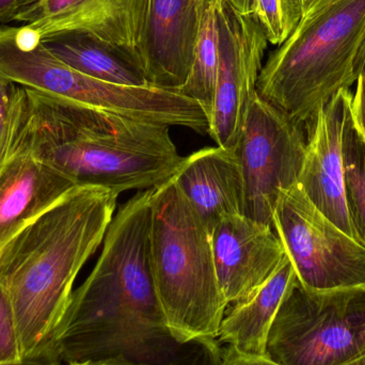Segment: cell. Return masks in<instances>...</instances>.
<instances>
[{
    "instance_id": "cell-1",
    "label": "cell",
    "mask_w": 365,
    "mask_h": 365,
    "mask_svg": "<svg viewBox=\"0 0 365 365\" xmlns=\"http://www.w3.org/2000/svg\"><path fill=\"white\" fill-rule=\"evenodd\" d=\"M152 195L153 188L138 191L113 216L100 257L73 292L56 334L61 362L137 360L173 340L152 274Z\"/></svg>"
},
{
    "instance_id": "cell-2",
    "label": "cell",
    "mask_w": 365,
    "mask_h": 365,
    "mask_svg": "<svg viewBox=\"0 0 365 365\" xmlns=\"http://www.w3.org/2000/svg\"><path fill=\"white\" fill-rule=\"evenodd\" d=\"M169 130L21 86L10 152H30L76 186L120 195L155 188L179 173L185 158Z\"/></svg>"
},
{
    "instance_id": "cell-3",
    "label": "cell",
    "mask_w": 365,
    "mask_h": 365,
    "mask_svg": "<svg viewBox=\"0 0 365 365\" xmlns=\"http://www.w3.org/2000/svg\"><path fill=\"white\" fill-rule=\"evenodd\" d=\"M118 197L104 187H75L0 255V281L10 296L23 359L56 351L75 279L103 244Z\"/></svg>"
},
{
    "instance_id": "cell-4",
    "label": "cell",
    "mask_w": 365,
    "mask_h": 365,
    "mask_svg": "<svg viewBox=\"0 0 365 365\" xmlns=\"http://www.w3.org/2000/svg\"><path fill=\"white\" fill-rule=\"evenodd\" d=\"M364 66L365 0H315L262 66L257 92L306 130Z\"/></svg>"
},
{
    "instance_id": "cell-5",
    "label": "cell",
    "mask_w": 365,
    "mask_h": 365,
    "mask_svg": "<svg viewBox=\"0 0 365 365\" xmlns=\"http://www.w3.org/2000/svg\"><path fill=\"white\" fill-rule=\"evenodd\" d=\"M151 268L173 340L218 338L229 306L219 289L210 233L175 177L153 188Z\"/></svg>"
},
{
    "instance_id": "cell-6",
    "label": "cell",
    "mask_w": 365,
    "mask_h": 365,
    "mask_svg": "<svg viewBox=\"0 0 365 365\" xmlns=\"http://www.w3.org/2000/svg\"><path fill=\"white\" fill-rule=\"evenodd\" d=\"M365 357V287L313 292L297 276L266 341L277 365H346Z\"/></svg>"
},
{
    "instance_id": "cell-7",
    "label": "cell",
    "mask_w": 365,
    "mask_h": 365,
    "mask_svg": "<svg viewBox=\"0 0 365 365\" xmlns=\"http://www.w3.org/2000/svg\"><path fill=\"white\" fill-rule=\"evenodd\" d=\"M272 227L302 287L313 292L365 287V246L326 217L299 185L282 189Z\"/></svg>"
},
{
    "instance_id": "cell-8",
    "label": "cell",
    "mask_w": 365,
    "mask_h": 365,
    "mask_svg": "<svg viewBox=\"0 0 365 365\" xmlns=\"http://www.w3.org/2000/svg\"><path fill=\"white\" fill-rule=\"evenodd\" d=\"M304 130L257 92L234 150L244 181L245 216L272 227L281 190L299 179L307 148Z\"/></svg>"
},
{
    "instance_id": "cell-9",
    "label": "cell",
    "mask_w": 365,
    "mask_h": 365,
    "mask_svg": "<svg viewBox=\"0 0 365 365\" xmlns=\"http://www.w3.org/2000/svg\"><path fill=\"white\" fill-rule=\"evenodd\" d=\"M219 63L214 108L208 135L223 149L234 151L242 134L268 46L257 19L216 0Z\"/></svg>"
},
{
    "instance_id": "cell-10",
    "label": "cell",
    "mask_w": 365,
    "mask_h": 365,
    "mask_svg": "<svg viewBox=\"0 0 365 365\" xmlns=\"http://www.w3.org/2000/svg\"><path fill=\"white\" fill-rule=\"evenodd\" d=\"M147 2L148 0H19L15 21L25 23L40 36L62 30L87 32L141 62Z\"/></svg>"
},
{
    "instance_id": "cell-11",
    "label": "cell",
    "mask_w": 365,
    "mask_h": 365,
    "mask_svg": "<svg viewBox=\"0 0 365 365\" xmlns=\"http://www.w3.org/2000/svg\"><path fill=\"white\" fill-rule=\"evenodd\" d=\"M210 242L219 289L227 306L248 299L287 257L274 227L245 215L217 223Z\"/></svg>"
},
{
    "instance_id": "cell-12",
    "label": "cell",
    "mask_w": 365,
    "mask_h": 365,
    "mask_svg": "<svg viewBox=\"0 0 365 365\" xmlns=\"http://www.w3.org/2000/svg\"><path fill=\"white\" fill-rule=\"evenodd\" d=\"M351 101V89L339 92L306 128L308 139L298 185L326 217L359 242L347 208L343 162V128Z\"/></svg>"
},
{
    "instance_id": "cell-13",
    "label": "cell",
    "mask_w": 365,
    "mask_h": 365,
    "mask_svg": "<svg viewBox=\"0 0 365 365\" xmlns=\"http://www.w3.org/2000/svg\"><path fill=\"white\" fill-rule=\"evenodd\" d=\"M204 0H148L140 59L151 87L180 91L192 66Z\"/></svg>"
},
{
    "instance_id": "cell-14",
    "label": "cell",
    "mask_w": 365,
    "mask_h": 365,
    "mask_svg": "<svg viewBox=\"0 0 365 365\" xmlns=\"http://www.w3.org/2000/svg\"><path fill=\"white\" fill-rule=\"evenodd\" d=\"M77 187L26 150H13L0 168V255L28 225Z\"/></svg>"
},
{
    "instance_id": "cell-15",
    "label": "cell",
    "mask_w": 365,
    "mask_h": 365,
    "mask_svg": "<svg viewBox=\"0 0 365 365\" xmlns=\"http://www.w3.org/2000/svg\"><path fill=\"white\" fill-rule=\"evenodd\" d=\"M175 180L210 233L222 219L244 215V181L234 151L199 150L185 158Z\"/></svg>"
},
{
    "instance_id": "cell-16",
    "label": "cell",
    "mask_w": 365,
    "mask_h": 365,
    "mask_svg": "<svg viewBox=\"0 0 365 365\" xmlns=\"http://www.w3.org/2000/svg\"><path fill=\"white\" fill-rule=\"evenodd\" d=\"M295 278V270L287 255L261 287L225 314L218 338L240 355L264 357L272 322Z\"/></svg>"
},
{
    "instance_id": "cell-17",
    "label": "cell",
    "mask_w": 365,
    "mask_h": 365,
    "mask_svg": "<svg viewBox=\"0 0 365 365\" xmlns=\"http://www.w3.org/2000/svg\"><path fill=\"white\" fill-rule=\"evenodd\" d=\"M40 38L47 51L77 72L117 85L149 86L143 64L137 58L98 36L62 30L42 34Z\"/></svg>"
},
{
    "instance_id": "cell-18",
    "label": "cell",
    "mask_w": 365,
    "mask_h": 365,
    "mask_svg": "<svg viewBox=\"0 0 365 365\" xmlns=\"http://www.w3.org/2000/svg\"><path fill=\"white\" fill-rule=\"evenodd\" d=\"M219 63V38L216 0H204L201 26L192 66L179 92L201 106L210 122L214 108Z\"/></svg>"
},
{
    "instance_id": "cell-19",
    "label": "cell",
    "mask_w": 365,
    "mask_h": 365,
    "mask_svg": "<svg viewBox=\"0 0 365 365\" xmlns=\"http://www.w3.org/2000/svg\"><path fill=\"white\" fill-rule=\"evenodd\" d=\"M345 195L358 240L365 246V136L356 123L351 106L343 128Z\"/></svg>"
},
{
    "instance_id": "cell-20",
    "label": "cell",
    "mask_w": 365,
    "mask_h": 365,
    "mask_svg": "<svg viewBox=\"0 0 365 365\" xmlns=\"http://www.w3.org/2000/svg\"><path fill=\"white\" fill-rule=\"evenodd\" d=\"M308 0H255V19L268 43L281 45L299 25Z\"/></svg>"
},
{
    "instance_id": "cell-21",
    "label": "cell",
    "mask_w": 365,
    "mask_h": 365,
    "mask_svg": "<svg viewBox=\"0 0 365 365\" xmlns=\"http://www.w3.org/2000/svg\"><path fill=\"white\" fill-rule=\"evenodd\" d=\"M21 345L10 296L0 281V364L21 361Z\"/></svg>"
},
{
    "instance_id": "cell-22",
    "label": "cell",
    "mask_w": 365,
    "mask_h": 365,
    "mask_svg": "<svg viewBox=\"0 0 365 365\" xmlns=\"http://www.w3.org/2000/svg\"><path fill=\"white\" fill-rule=\"evenodd\" d=\"M19 91L21 86L0 76V168L10 153Z\"/></svg>"
},
{
    "instance_id": "cell-23",
    "label": "cell",
    "mask_w": 365,
    "mask_h": 365,
    "mask_svg": "<svg viewBox=\"0 0 365 365\" xmlns=\"http://www.w3.org/2000/svg\"><path fill=\"white\" fill-rule=\"evenodd\" d=\"M351 113L365 136V74H362L358 79L355 93H353Z\"/></svg>"
},
{
    "instance_id": "cell-24",
    "label": "cell",
    "mask_w": 365,
    "mask_h": 365,
    "mask_svg": "<svg viewBox=\"0 0 365 365\" xmlns=\"http://www.w3.org/2000/svg\"><path fill=\"white\" fill-rule=\"evenodd\" d=\"M221 365H277L264 357H251V356L240 355L230 347Z\"/></svg>"
},
{
    "instance_id": "cell-25",
    "label": "cell",
    "mask_w": 365,
    "mask_h": 365,
    "mask_svg": "<svg viewBox=\"0 0 365 365\" xmlns=\"http://www.w3.org/2000/svg\"><path fill=\"white\" fill-rule=\"evenodd\" d=\"M62 362L56 351H51L34 357L24 358L21 361L0 365H61Z\"/></svg>"
},
{
    "instance_id": "cell-26",
    "label": "cell",
    "mask_w": 365,
    "mask_h": 365,
    "mask_svg": "<svg viewBox=\"0 0 365 365\" xmlns=\"http://www.w3.org/2000/svg\"><path fill=\"white\" fill-rule=\"evenodd\" d=\"M68 365H151L143 364L137 360L128 359L123 357L106 358V359L90 360V361L76 362Z\"/></svg>"
},
{
    "instance_id": "cell-27",
    "label": "cell",
    "mask_w": 365,
    "mask_h": 365,
    "mask_svg": "<svg viewBox=\"0 0 365 365\" xmlns=\"http://www.w3.org/2000/svg\"><path fill=\"white\" fill-rule=\"evenodd\" d=\"M19 0H0V25L13 21Z\"/></svg>"
},
{
    "instance_id": "cell-28",
    "label": "cell",
    "mask_w": 365,
    "mask_h": 365,
    "mask_svg": "<svg viewBox=\"0 0 365 365\" xmlns=\"http://www.w3.org/2000/svg\"><path fill=\"white\" fill-rule=\"evenodd\" d=\"M234 10L255 17V0H225Z\"/></svg>"
},
{
    "instance_id": "cell-29",
    "label": "cell",
    "mask_w": 365,
    "mask_h": 365,
    "mask_svg": "<svg viewBox=\"0 0 365 365\" xmlns=\"http://www.w3.org/2000/svg\"><path fill=\"white\" fill-rule=\"evenodd\" d=\"M346 365H365V357L360 358V359L356 360V361L351 362V364Z\"/></svg>"
},
{
    "instance_id": "cell-30",
    "label": "cell",
    "mask_w": 365,
    "mask_h": 365,
    "mask_svg": "<svg viewBox=\"0 0 365 365\" xmlns=\"http://www.w3.org/2000/svg\"><path fill=\"white\" fill-rule=\"evenodd\" d=\"M313 1H315V0H309L308 6H309V4H311V2H313ZM306 9H307V8H306Z\"/></svg>"
},
{
    "instance_id": "cell-31",
    "label": "cell",
    "mask_w": 365,
    "mask_h": 365,
    "mask_svg": "<svg viewBox=\"0 0 365 365\" xmlns=\"http://www.w3.org/2000/svg\"><path fill=\"white\" fill-rule=\"evenodd\" d=\"M362 74H365V66H364V72H362Z\"/></svg>"
},
{
    "instance_id": "cell-32",
    "label": "cell",
    "mask_w": 365,
    "mask_h": 365,
    "mask_svg": "<svg viewBox=\"0 0 365 365\" xmlns=\"http://www.w3.org/2000/svg\"><path fill=\"white\" fill-rule=\"evenodd\" d=\"M308 2H309V0H308ZM307 6H308V4H307Z\"/></svg>"
}]
</instances>
